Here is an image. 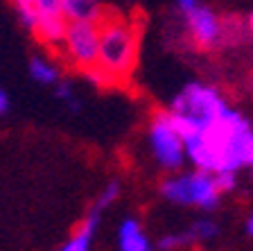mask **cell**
I'll return each instance as SVG.
<instances>
[{"label":"cell","instance_id":"6da1fadb","mask_svg":"<svg viewBox=\"0 0 253 251\" xmlns=\"http://www.w3.org/2000/svg\"><path fill=\"white\" fill-rule=\"evenodd\" d=\"M183 143L185 158L201 172H237L253 165V125L231 106L204 131L183 134Z\"/></svg>","mask_w":253,"mask_h":251},{"label":"cell","instance_id":"7a4b0ae2","mask_svg":"<svg viewBox=\"0 0 253 251\" xmlns=\"http://www.w3.org/2000/svg\"><path fill=\"white\" fill-rule=\"evenodd\" d=\"M140 30L126 16L104 14L100 21V54L97 68L104 70L111 84H125L138 61Z\"/></svg>","mask_w":253,"mask_h":251},{"label":"cell","instance_id":"3957f363","mask_svg":"<svg viewBox=\"0 0 253 251\" xmlns=\"http://www.w3.org/2000/svg\"><path fill=\"white\" fill-rule=\"evenodd\" d=\"M228 109L226 100L215 86L204 82H190L176 93L169 104V115L179 127L181 136L190 131H204Z\"/></svg>","mask_w":253,"mask_h":251},{"label":"cell","instance_id":"277c9868","mask_svg":"<svg viewBox=\"0 0 253 251\" xmlns=\"http://www.w3.org/2000/svg\"><path fill=\"white\" fill-rule=\"evenodd\" d=\"M161 195L172 204L197 206L201 210H215L221 197L215 177L208 172H201V170L165 179L161 183Z\"/></svg>","mask_w":253,"mask_h":251},{"label":"cell","instance_id":"5b68a950","mask_svg":"<svg viewBox=\"0 0 253 251\" xmlns=\"http://www.w3.org/2000/svg\"><path fill=\"white\" fill-rule=\"evenodd\" d=\"M149 147L165 170H179L185 161V143L169 111H156L149 122Z\"/></svg>","mask_w":253,"mask_h":251},{"label":"cell","instance_id":"8992f818","mask_svg":"<svg viewBox=\"0 0 253 251\" xmlns=\"http://www.w3.org/2000/svg\"><path fill=\"white\" fill-rule=\"evenodd\" d=\"M59 52L77 70L86 73L97 66L100 54V23H68V32Z\"/></svg>","mask_w":253,"mask_h":251},{"label":"cell","instance_id":"52a82bcc","mask_svg":"<svg viewBox=\"0 0 253 251\" xmlns=\"http://www.w3.org/2000/svg\"><path fill=\"white\" fill-rule=\"evenodd\" d=\"M185 25H188V34L199 50H215L221 48V18L211 9V7L199 5L190 14H185Z\"/></svg>","mask_w":253,"mask_h":251},{"label":"cell","instance_id":"ba28073f","mask_svg":"<svg viewBox=\"0 0 253 251\" xmlns=\"http://www.w3.org/2000/svg\"><path fill=\"white\" fill-rule=\"evenodd\" d=\"M66 32H68V21L63 18V14L39 16V23H37V27H34V34H37L39 41L45 48L54 50V52L61 50Z\"/></svg>","mask_w":253,"mask_h":251},{"label":"cell","instance_id":"9c48e42d","mask_svg":"<svg viewBox=\"0 0 253 251\" xmlns=\"http://www.w3.org/2000/svg\"><path fill=\"white\" fill-rule=\"evenodd\" d=\"M61 14L68 23H100L106 11L100 0H61Z\"/></svg>","mask_w":253,"mask_h":251},{"label":"cell","instance_id":"30bf717a","mask_svg":"<svg viewBox=\"0 0 253 251\" xmlns=\"http://www.w3.org/2000/svg\"><path fill=\"white\" fill-rule=\"evenodd\" d=\"M118 249L120 251H152V240L142 231L140 222L126 217L118 229Z\"/></svg>","mask_w":253,"mask_h":251},{"label":"cell","instance_id":"8fae6325","mask_svg":"<svg viewBox=\"0 0 253 251\" xmlns=\"http://www.w3.org/2000/svg\"><path fill=\"white\" fill-rule=\"evenodd\" d=\"M100 226V210H90L86 215L82 224L75 229V233L63 242V247L59 251H90V245H93V236L95 231Z\"/></svg>","mask_w":253,"mask_h":251},{"label":"cell","instance_id":"7c38bea8","mask_svg":"<svg viewBox=\"0 0 253 251\" xmlns=\"http://www.w3.org/2000/svg\"><path fill=\"white\" fill-rule=\"evenodd\" d=\"M221 32H224L221 46H240V43L249 41V37H253L249 25H247V21L237 18V16H226V18H221Z\"/></svg>","mask_w":253,"mask_h":251},{"label":"cell","instance_id":"4fadbf2b","mask_svg":"<svg viewBox=\"0 0 253 251\" xmlns=\"http://www.w3.org/2000/svg\"><path fill=\"white\" fill-rule=\"evenodd\" d=\"M30 75L34 82L43 84V86H52V84L61 82L59 66L52 61H47V59H43V57H34L30 61Z\"/></svg>","mask_w":253,"mask_h":251},{"label":"cell","instance_id":"5bb4252c","mask_svg":"<svg viewBox=\"0 0 253 251\" xmlns=\"http://www.w3.org/2000/svg\"><path fill=\"white\" fill-rule=\"evenodd\" d=\"M188 233H190V238H192V242L212 240V238L219 236V226H217L212 220H199V222H195V224L190 226Z\"/></svg>","mask_w":253,"mask_h":251},{"label":"cell","instance_id":"9a60e30c","mask_svg":"<svg viewBox=\"0 0 253 251\" xmlns=\"http://www.w3.org/2000/svg\"><path fill=\"white\" fill-rule=\"evenodd\" d=\"M188 245H192V238H190L188 231L185 233H169V236H163L158 240V249H163V251H176Z\"/></svg>","mask_w":253,"mask_h":251},{"label":"cell","instance_id":"2e32d148","mask_svg":"<svg viewBox=\"0 0 253 251\" xmlns=\"http://www.w3.org/2000/svg\"><path fill=\"white\" fill-rule=\"evenodd\" d=\"M118 197H120V183H118V181H109V183L104 186V190L100 193V197H97V201H95L93 208L102 213V210H104L106 206L113 204Z\"/></svg>","mask_w":253,"mask_h":251},{"label":"cell","instance_id":"e0dca14e","mask_svg":"<svg viewBox=\"0 0 253 251\" xmlns=\"http://www.w3.org/2000/svg\"><path fill=\"white\" fill-rule=\"evenodd\" d=\"M16 11H18V18H21V23L27 27L30 32H34V27H37L39 23V11L34 5H18L16 7Z\"/></svg>","mask_w":253,"mask_h":251},{"label":"cell","instance_id":"ac0fdd59","mask_svg":"<svg viewBox=\"0 0 253 251\" xmlns=\"http://www.w3.org/2000/svg\"><path fill=\"white\" fill-rule=\"evenodd\" d=\"M54 95H57L59 100H63L70 109H79V102L75 100V93H73V89H70L68 82H57L54 84Z\"/></svg>","mask_w":253,"mask_h":251},{"label":"cell","instance_id":"d6986e66","mask_svg":"<svg viewBox=\"0 0 253 251\" xmlns=\"http://www.w3.org/2000/svg\"><path fill=\"white\" fill-rule=\"evenodd\" d=\"M39 16H54L61 14V0H34Z\"/></svg>","mask_w":253,"mask_h":251},{"label":"cell","instance_id":"ffe728a7","mask_svg":"<svg viewBox=\"0 0 253 251\" xmlns=\"http://www.w3.org/2000/svg\"><path fill=\"white\" fill-rule=\"evenodd\" d=\"M215 177V183L217 188H219V193H231L233 188H235V172H217L212 174Z\"/></svg>","mask_w":253,"mask_h":251},{"label":"cell","instance_id":"44dd1931","mask_svg":"<svg viewBox=\"0 0 253 251\" xmlns=\"http://www.w3.org/2000/svg\"><path fill=\"white\" fill-rule=\"evenodd\" d=\"M176 5H179V9L183 11V14H190L192 9L199 7V0H176Z\"/></svg>","mask_w":253,"mask_h":251},{"label":"cell","instance_id":"7402d4cb","mask_svg":"<svg viewBox=\"0 0 253 251\" xmlns=\"http://www.w3.org/2000/svg\"><path fill=\"white\" fill-rule=\"evenodd\" d=\"M7 111H9V95H7V91L0 86V115H5Z\"/></svg>","mask_w":253,"mask_h":251},{"label":"cell","instance_id":"603a6c76","mask_svg":"<svg viewBox=\"0 0 253 251\" xmlns=\"http://www.w3.org/2000/svg\"><path fill=\"white\" fill-rule=\"evenodd\" d=\"M247 236L253 238V213L247 217Z\"/></svg>","mask_w":253,"mask_h":251},{"label":"cell","instance_id":"cb8c5ba5","mask_svg":"<svg viewBox=\"0 0 253 251\" xmlns=\"http://www.w3.org/2000/svg\"><path fill=\"white\" fill-rule=\"evenodd\" d=\"M14 5H34V0H14Z\"/></svg>","mask_w":253,"mask_h":251},{"label":"cell","instance_id":"d4e9b609","mask_svg":"<svg viewBox=\"0 0 253 251\" xmlns=\"http://www.w3.org/2000/svg\"><path fill=\"white\" fill-rule=\"evenodd\" d=\"M247 25H249V30H251V34H253V14L247 18Z\"/></svg>","mask_w":253,"mask_h":251}]
</instances>
